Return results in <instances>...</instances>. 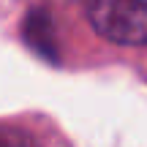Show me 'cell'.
<instances>
[{
	"label": "cell",
	"instance_id": "cell-1",
	"mask_svg": "<svg viewBox=\"0 0 147 147\" xmlns=\"http://www.w3.org/2000/svg\"><path fill=\"white\" fill-rule=\"evenodd\" d=\"M87 19L112 44H147V0H87Z\"/></svg>",
	"mask_w": 147,
	"mask_h": 147
},
{
	"label": "cell",
	"instance_id": "cell-2",
	"mask_svg": "<svg viewBox=\"0 0 147 147\" xmlns=\"http://www.w3.org/2000/svg\"><path fill=\"white\" fill-rule=\"evenodd\" d=\"M25 36L30 41V47L41 55L55 52V33H52V22L44 11H30L25 22Z\"/></svg>",
	"mask_w": 147,
	"mask_h": 147
},
{
	"label": "cell",
	"instance_id": "cell-3",
	"mask_svg": "<svg viewBox=\"0 0 147 147\" xmlns=\"http://www.w3.org/2000/svg\"><path fill=\"white\" fill-rule=\"evenodd\" d=\"M0 147H27V139L16 134H0Z\"/></svg>",
	"mask_w": 147,
	"mask_h": 147
}]
</instances>
